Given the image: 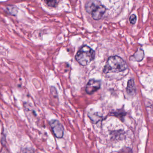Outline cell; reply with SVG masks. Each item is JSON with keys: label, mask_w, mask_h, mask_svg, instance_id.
Returning <instances> with one entry per match:
<instances>
[{"label": "cell", "mask_w": 153, "mask_h": 153, "mask_svg": "<svg viewBox=\"0 0 153 153\" xmlns=\"http://www.w3.org/2000/svg\"><path fill=\"white\" fill-rule=\"evenodd\" d=\"M127 68V64L122 58L117 56H114L109 57L103 72L105 74L117 73L124 71Z\"/></svg>", "instance_id": "obj_1"}, {"label": "cell", "mask_w": 153, "mask_h": 153, "mask_svg": "<svg viewBox=\"0 0 153 153\" xmlns=\"http://www.w3.org/2000/svg\"><path fill=\"white\" fill-rule=\"evenodd\" d=\"M95 53L93 49L87 45L83 46L76 53L75 59L77 62L85 66L93 61L95 58Z\"/></svg>", "instance_id": "obj_2"}, {"label": "cell", "mask_w": 153, "mask_h": 153, "mask_svg": "<svg viewBox=\"0 0 153 153\" xmlns=\"http://www.w3.org/2000/svg\"><path fill=\"white\" fill-rule=\"evenodd\" d=\"M49 125L55 136L56 138H62L64 134V129L62 124L56 120H52L49 122Z\"/></svg>", "instance_id": "obj_3"}, {"label": "cell", "mask_w": 153, "mask_h": 153, "mask_svg": "<svg viewBox=\"0 0 153 153\" xmlns=\"http://www.w3.org/2000/svg\"><path fill=\"white\" fill-rule=\"evenodd\" d=\"M101 82L100 81L92 79L89 80L86 85L85 91L89 94H92L100 88Z\"/></svg>", "instance_id": "obj_4"}, {"label": "cell", "mask_w": 153, "mask_h": 153, "mask_svg": "<svg viewBox=\"0 0 153 153\" xmlns=\"http://www.w3.org/2000/svg\"><path fill=\"white\" fill-rule=\"evenodd\" d=\"M106 8L105 6L101 4L97 6L92 12L91 16L93 19L95 20H99L101 19L104 13L106 11Z\"/></svg>", "instance_id": "obj_5"}, {"label": "cell", "mask_w": 153, "mask_h": 153, "mask_svg": "<svg viewBox=\"0 0 153 153\" xmlns=\"http://www.w3.org/2000/svg\"><path fill=\"white\" fill-rule=\"evenodd\" d=\"M101 4L98 0H91L87 2L85 5V10L88 13H91L92 12Z\"/></svg>", "instance_id": "obj_6"}, {"label": "cell", "mask_w": 153, "mask_h": 153, "mask_svg": "<svg viewBox=\"0 0 153 153\" xmlns=\"http://www.w3.org/2000/svg\"><path fill=\"white\" fill-rule=\"evenodd\" d=\"M127 91L129 94H133L135 93V86L134 82L133 79H130L128 82Z\"/></svg>", "instance_id": "obj_7"}, {"label": "cell", "mask_w": 153, "mask_h": 153, "mask_svg": "<svg viewBox=\"0 0 153 153\" xmlns=\"http://www.w3.org/2000/svg\"><path fill=\"white\" fill-rule=\"evenodd\" d=\"M132 60L133 59H134V61H137V62H140L143 60L144 57V52L141 49H139L136 53L133 56H132Z\"/></svg>", "instance_id": "obj_8"}, {"label": "cell", "mask_w": 153, "mask_h": 153, "mask_svg": "<svg viewBox=\"0 0 153 153\" xmlns=\"http://www.w3.org/2000/svg\"><path fill=\"white\" fill-rule=\"evenodd\" d=\"M59 0H45L47 4L49 7H55L59 3Z\"/></svg>", "instance_id": "obj_9"}, {"label": "cell", "mask_w": 153, "mask_h": 153, "mask_svg": "<svg viewBox=\"0 0 153 153\" xmlns=\"http://www.w3.org/2000/svg\"><path fill=\"white\" fill-rule=\"evenodd\" d=\"M89 117L91 119V120L95 123L99 122L101 119L102 118V117L100 116H99V115H96L95 114L91 115V116H89Z\"/></svg>", "instance_id": "obj_10"}, {"label": "cell", "mask_w": 153, "mask_h": 153, "mask_svg": "<svg viewBox=\"0 0 153 153\" xmlns=\"http://www.w3.org/2000/svg\"><path fill=\"white\" fill-rule=\"evenodd\" d=\"M113 116H115V117H118L119 118H123V117H125L126 115V113L125 112L123 111H116L115 112H114L113 114Z\"/></svg>", "instance_id": "obj_11"}, {"label": "cell", "mask_w": 153, "mask_h": 153, "mask_svg": "<svg viewBox=\"0 0 153 153\" xmlns=\"http://www.w3.org/2000/svg\"><path fill=\"white\" fill-rule=\"evenodd\" d=\"M137 17L134 14H133L129 18V22L132 24H134L136 22Z\"/></svg>", "instance_id": "obj_12"}, {"label": "cell", "mask_w": 153, "mask_h": 153, "mask_svg": "<svg viewBox=\"0 0 153 153\" xmlns=\"http://www.w3.org/2000/svg\"><path fill=\"white\" fill-rule=\"evenodd\" d=\"M24 153H34V152L32 150L27 149V150H25V152H24Z\"/></svg>", "instance_id": "obj_13"}]
</instances>
